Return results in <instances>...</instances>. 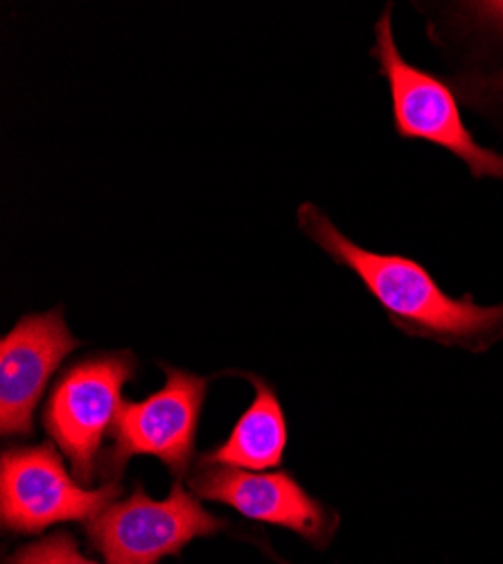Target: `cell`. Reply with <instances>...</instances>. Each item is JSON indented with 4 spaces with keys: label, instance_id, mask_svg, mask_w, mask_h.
Masks as SVG:
<instances>
[{
    "label": "cell",
    "instance_id": "obj_10",
    "mask_svg": "<svg viewBox=\"0 0 503 564\" xmlns=\"http://www.w3.org/2000/svg\"><path fill=\"white\" fill-rule=\"evenodd\" d=\"M3 564H100L79 551L75 535L59 531L19 546Z\"/></svg>",
    "mask_w": 503,
    "mask_h": 564
},
{
    "label": "cell",
    "instance_id": "obj_8",
    "mask_svg": "<svg viewBox=\"0 0 503 564\" xmlns=\"http://www.w3.org/2000/svg\"><path fill=\"white\" fill-rule=\"evenodd\" d=\"M81 346L68 330L64 307L28 314L0 341V434L34 436V411L62 361Z\"/></svg>",
    "mask_w": 503,
    "mask_h": 564
},
{
    "label": "cell",
    "instance_id": "obj_9",
    "mask_svg": "<svg viewBox=\"0 0 503 564\" xmlns=\"http://www.w3.org/2000/svg\"><path fill=\"white\" fill-rule=\"evenodd\" d=\"M253 384V402L238 417L228 438L199 456L201 465H223L238 469H269L283 463L287 449V417L281 400L269 382L253 372H242Z\"/></svg>",
    "mask_w": 503,
    "mask_h": 564
},
{
    "label": "cell",
    "instance_id": "obj_2",
    "mask_svg": "<svg viewBox=\"0 0 503 564\" xmlns=\"http://www.w3.org/2000/svg\"><path fill=\"white\" fill-rule=\"evenodd\" d=\"M139 372L131 350L98 352L68 366L43 409V427L70 460L79 484L90 486L102 467V443L124 406L122 391Z\"/></svg>",
    "mask_w": 503,
    "mask_h": 564
},
{
    "label": "cell",
    "instance_id": "obj_4",
    "mask_svg": "<svg viewBox=\"0 0 503 564\" xmlns=\"http://www.w3.org/2000/svg\"><path fill=\"white\" fill-rule=\"evenodd\" d=\"M386 6L375 23L373 57L389 82L393 124L402 138L427 140L461 159L477 178H503V154L483 148L463 122L459 102L436 75L408 64L395 45L391 10Z\"/></svg>",
    "mask_w": 503,
    "mask_h": 564
},
{
    "label": "cell",
    "instance_id": "obj_11",
    "mask_svg": "<svg viewBox=\"0 0 503 564\" xmlns=\"http://www.w3.org/2000/svg\"><path fill=\"white\" fill-rule=\"evenodd\" d=\"M468 12L488 30L503 36V3H470Z\"/></svg>",
    "mask_w": 503,
    "mask_h": 564
},
{
    "label": "cell",
    "instance_id": "obj_1",
    "mask_svg": "<svg viewBox=\"0 0 503 564\" xmlns=\"http://www.w3.org/2000/svg\"><path fill=\"white\" fill-rule=\"evenodd\" d=\"M298 226L316 247L363 282L397 330L472 352H483L503 339V303L477 305L472 296H449L420 262L357 247L314 204L298 208Z\"/></svg>",
    "mask_w": 503,
    "mask_h": 564
},
{
    "label": "cell",
    "instance_id": "obj_12",
    "mask_svg": "<svg viewBox=\"0 0 503 564\" xmlns=\"http://www.w3.org/2000/svg\"><path fill=\"white\" fill-rule=\"evenodd\" d=\"M470 86L479 88V90H488V93H501L503 90V75H496V77H488L485 82L479 79V82H470Z\"/></svg>",
    "mask_w": 503,
    "mask_h": 564
},
{
    "label": "cell",
    "instance_id": "obj_3",
    "mask_svg": "<svg viewBox=\"0 0 503 564\" xmlns=\"http://www.w3.org/2000/svg\"><path fill=\"white\" fill-rule=\"evenodd\" d=\"M228 527L226 517L206 510L181 481H174L161 501L135 481L133 492L86 522L84 533L88 546L109 564H161L181 555L193 540L217 535Z\"/></svg>",
    "mask_w": 503,
    "mask_h": 564
},
{
    "label": "cell",
    "instance_id": "obj_6",
    "mask_svg": "<svg viewBox=\"0 0 503 564\" xmlns=\"http://www.w3.org/2000/svg\"><path fill=\"white\" fill-rule=\"evenodd\" d=\"M165 368V384L141 402H124L102 454V484L120 481L133 456L158 458L181 481L190 473L208 380L174 366Z\"/></svg>",
    "mask_w": 503,
    "mask_h": 564
},
{
    "label": "cell",
    "instance_id": "obj_13",
    "mask_svg": "<svg viewBox=\"0 0 503 564\" xmlns=\"http://www.w3.org/2000/svg\"><path fill=\"white\" fill-rule=\"evenodd\" d=\"M262 549H264V553H269V555H271V557H273V560H278V562H281V564H289V562H285V560H281V557H278V555H276V553H273V551H271V549H269V546H266V544H262Z\"/></svg>",
    "mask_w": 503,
    "mask_h": 564
},
{
    "label": "cell",
    "instance_id": "obj_5",
    "mask_svg": "<svg viewBox=\"0 0 503 564\" xmlns=\"http://www.w3.org/2000/svg\"><path fill=\"white\" fill-rule=\"evenodd\" d=\"M120 495V481L88 490L51 443L8 447L0 456V527L6 533L39 535L66 522L86 524Z\"/></svg>",
    "mask_w": 503,
    "mask_h": 564
},
{
    "label": "cell",
    "instance_id": "obj_7",
    "mask_svg": "<svg viewBox=\"0 0 503 564\" xmlns=\"http://www.w3.org/2000/svg\"><path fill=\"white\" fill-rule=\"evenodd\" d=\"M190 488L197 497L233 508L253 522L287 529L314 549H326L341 524V517L314 499L287 469L251 473L199 463L190 475Z\"/></svg>",
    "mask_w": 503,
    "mask_h": 564
}]
</instances>
